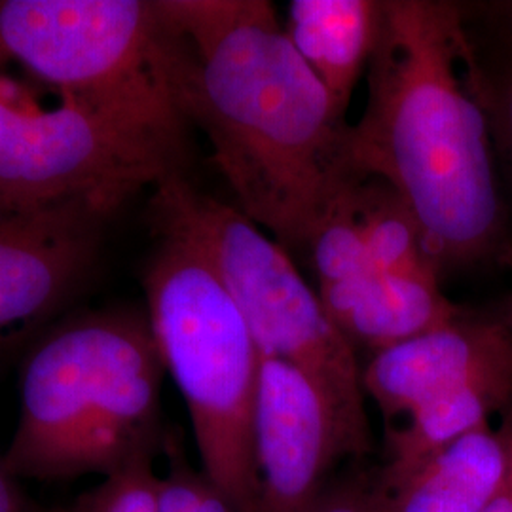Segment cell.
Masks as SVG:
<instances>
[{
  "mask_svg": "<svg viewBox=\"0 0 512 512\" xmlns=\"http://www.w3.org/2000/svg\"><path fill=\"white\" fill-rule=\"evenodd\" d=\"M173 90L207 137L236 209L304 255L336 202L368 179L351 124L266 0H156Z\"/></svg>",
  "mask_w": 512,
  "mask_h": 512,
  "instance_id": "obj_1",
  "label": "cell"
},
{
  "mask_svg": "<svg viewBox=\"0 0 512 512\" xmlns=\"http://www.w3.org/2000/svg\"><path fill=\"white\" fill-rule=\"evenodd\" d=\"M456 0H380L359 169L403 198L440 275L512 268L511 211L486 116L461 73Z\"/></svg>",
  "mask_w": 512,
  "mask_h": 512,
  "instance_id": "obj_2",
  "label": "cell"
},
{
  "mask_svg": "<svg viewBox=\"0 0 512 512\" xmlns=\"http://www.w3.org/2000/svg\"><path fill=\"white\" fill-rule=\"evenodd\" d=\"M164 374L147 310L61 319L23 359L18 425L2 454L8 471L19 482L103 480L158 458Z\"/></svg>",
  "mask_w": 512,
  "mask_h": 512,
  "instance_id": "obj_3",
  "label": "cell"
},
{
  "mask_svg": "<svg viewBox=\"0 0 512 512\" xmlns=\"http://www.w3.org/2000/svg\"><path fill=\"white\" fill-rule=\"evenodd\" d=\"M150 224L148 319L165 374L188 408L200 469L234 512H258L253 418L260 353L202 245L152 205Z\"/></svg>",
  "mask_w": 512,
  "mask_h": 512,
  "instance_id": "obj_4",
  "label": "cell"
},
{
  "mask_svg": "<svg viewBox=\"0 0 512 512\" xmlns=\"http://www.w3.org/2000/svg\"><path fill=\"white\" fill-rule=\"evenodd\" d=\"M0 67L190 162L156 0H0Z\"/></svg>",
  "mask_w": 512,
  "mask_h": 512,
  "instance_id": "obj_5",
  "label": "cell"
},
{
  "mask_svg": "<svg viewBox=\"0 0 512 512\" xmlns=\"http://www.w3.org/2000/svg\"><path fill=\"white\" fill-rule=\"evenodd\" d=\"M150 205L202 245L236 300L260 357L306 374L332 406L351 458L368 454L372 431L363 368L291 255L236 205L205 194L188 177L154 188Z\"/></svg>",
  "mask_w": 512,
  "mask_h": 512,
  "instance_id": "obj_6",
  "label": "cell"
},
{
  "mask_svg": "<svg viewBox=\"0 0 512 512\" xmlns=\"http://www.w3.org/2000/svg\"><path fill=\"white\" fill-rule=\"evenodd\" d=\"M0 67V205L44 207L101 200L122 209L141 190L188 177L158 143L71 97Z\"/></svg>",
  "mask_w": 512,
  "mask_h": 512,
  "instance_id": "obj_7",
  "label": "cell"
},
{
  "mask_svg": "<svg viewBox=\"0 0 512 512\" xmlns=\"http://www.w3.org/2000/svg\"><path fill=\"white\" fill-rule=\"evenodd\" d=\"M118 211L101 200L0 205V351L40 336L73 302Z\"/></svg>",
  "mask_w": 512,
  "mask_h": 512,
  "instance_id": "obj_8",
  "label": "cell"
},
{
  "mask_svg": "<svg viewBox=\"0 0 512 512\" xmlns=\"http://www.w3.org/2000/svg\"><path fill=\"white\" fill-rule=\"evenodd\" d=\"M258 512H313L348 442L327 397L306 374L260 357L253 418Z\"/></svg>",
  "mask_w": 512,
  "mask_h": 512,
  "instance_id": "obj_9",
  "label": "cell"
},
{
  "mask_svg": "<svg viewBox=\"0 0 512 512\" xmlns=\"http://www.w3.org/2000/svg\"><path fill=\"white\" fill-rule=\"evenodd\" d=\"M512 389V332L488 311L454 321L370 357L363 389L385 420L408 418L423 404L469 387Z\"/></svg>",
  "mask_w": 512,
  "mask_h": 512,
  "instance_id": "obj_10",
  "label": "cell"
},
{
  "mask_svg": "<svg viewBox=\"0 0 512 512\" xmlns=\"http://www.w3.org/2000/svg\"><path fill=\"white\" fill-rule=\"evenodd\" d=\"M336 329L370 357L454 321L463 308L429 275L370 272L317 289Z\"/></svg>",
  "mask_w": 512,
  "mask_h": 512,
  "instance_id": "obj_11",
  "label": "cell"
},
{
  "mask_svg": "<svg viewBox=\"0 0 512 512\" xmlns=\"http://www.w3.org/2000/svg\"><path fill=\"white\" fill-rule=\"evenodd\" d=\"M507 471V435L488 421L442 448L393 490L378 488L385 512H480Z\"/></svg>",
  "mask_w": 512,
  "mask_h": 512,
  "instance_id": "obj_12",
  "label": "cell"
},
{
  "mask_svg": "<svg viewBox=\"0 0 512 512\" xmlns=\"http://www.w3.org/2000/svg\"><path fill=\"white\" fill-rule=\"evenodd\" d=\"M380 0H293L283 21L294 50L348 116L378 37Z\"/></svg>",
  "mask_w": 512,
  "mask_h": 512,
  "instance_id": "obj_13",
  "label": "cell"
},
{
  "mask_svg": "<svg viewBox=\"0 0 512 512\" xmlns=\"http://www.w3.org/2000/svg\"><path fill=\"white\" fill-rule=\"evenodd\" d=\"M461 73L486 116L495 162L512 194V0L458 2Z\"/></svg>",
  "mask_w": 512,
  "mask_h": 512,
  "instance_id": "obj_14",
  "label": "cell"
},
{
  "mask_svg": "<svg viewBox=\"0 0 512 512\" xmlns=\"http://www.w3.org/2000/svg\"><path fill=\"white\" fill-rule=\"evenodd\" d=\"M353 209L374 272L429 275L442 281L418 220L395 188L368 177L353 190Z\"/></svg>",
  "mask_w": 512,
  "mask_h": 512,
  "instance_id": "obj_15",
  "label": "cell"
},
{
  "mask_svg": "<svg viewBox=\"0 0 512 512\" xmlns=\"http://www.w3.org/2000/svg\"><path fill=\"white\" fill-rule=\"evenodd\" d=\"M355 186L336 202L317 226L304 253L319 287L344 283L374 272L365 236L353 209Z\"/></svg>",
  "mask_w": 512,
  "mask_h": 512,
  "instance_id": "obj_16",
  "label": "cell"
},
{
  "mask_svg": "<svg viewBox=\"0 0 512 512\" xmlns=\"http://www.w3.org/2000/svg\"><path fill=\"white\" fill-rule=\"evenodd\" d=\"M167 471L158 473V512H234L226 497L184 456L179 440L165 442Z\"/></svg>",
  "mask_w": 512,
  "mask_h": 512,
  "instance_id": "obj_17",
  "label": "cell"
},
{
  "mask_svg": "<svg viewBox=\"0 0 512 512\" xmlns=\"http://www.w3.org/2000/svg\"><path fill=\"white\" fill-rule=\"evenodd\" d=\"M65 512H158L156 459L137 461L126 471L99 480Z\"/></svg>",
  "mask_w": 512,
  "mask_h": 512,
  "instance_id": "obj_18",
  "label": "cell"
},
{
  "mask_svg": "<svg viewBox=\"0 0 512 512\" xmlns=\"http://www.w3.org/2000/svg\"><path fill=\"white\" fill-rule=\"evenodd\" d=\"M313 512H385L376 475L351 476L338 484H330Z\"/></svg>",
  "mask_w": 512,
  "mask_h": 512,
  "instance_id": "obj_19",
  "label": "cell"
},
{
  "mask_svg": "<svg viewBox=\"0 0 512 512\" xmlns=\"http://www.w3.org/2000/svg\"><path fill=\"white\" fill-rule=\"evenodd\" d=\"M0 512H40L25 495L21 482L12 475L0 456Z\"/></svg>",
  "mask_w": 512,
  "mask_h": 512,
  "instance_id": "obj_20",
  "label": "cell"
},
{
  "mask_svg": "<svg viewBox=\"0 0 512 512\" xmlns=\"http://www.w3.org/2000/svg\"><path fill=\"white\" fill-rule=\"evenodd\" d=\"M507 435L509 442V471L497 490V494L490 499V503L480 512H512V403L501 412V423H499Z\"/></svg>",
  "mask_w": 512,
  "mask_h": 512,
  "instance_id": "obj_21",
  "label": "cell"
},
{
  "mask_svg": "<svg viewBox=\"0 0 512 512\" xmlns=\"http://www.w3.org/2000/svg\"><path fill=\"white\" fill-rule=\"evenodd\" d=\"M488 313L495 317L497 321H501L512 332V293L507 294L505 298H501Z\"/></svg>",
  "mask_w": 512,
  "mask_h": 512,
  "instance_id": "obj_22",
  "label": "cell"
}]
</instances>
